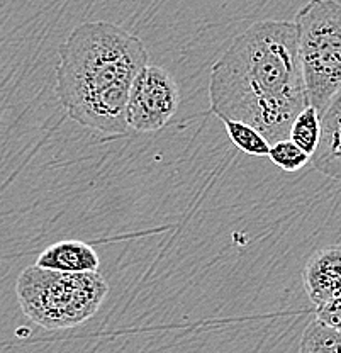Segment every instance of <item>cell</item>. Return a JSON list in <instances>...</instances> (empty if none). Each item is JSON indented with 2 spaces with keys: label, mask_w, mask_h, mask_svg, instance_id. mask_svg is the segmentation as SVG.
<instances>
[{
  "label": "cell",
  "mask_w": 341,
  "mask_h": 353,
  "mask_svg": "<svg viewBox=\"0 0 341 353\" xmlns=\"http://www.w3.org/2000/svg\"><path fill=\"white\" fill-rule=\"evenodd\" d=\"M321 112L313 105H307L292 123L289 138L313 157L316 153L319 141H321Z\"/></svg>",
  "instance_id": "cell-10"
},
{
  "label": "cell",
  "mask_w": 341,
  "mask_h": 353,
  "mask_svg": "<svg viewBox=\"0 0 341 353\" xmlns=\"http://www.w3.org/2000/svg\"><path fill=\"white\" fill-rule=\"evenodd\" d=\"M209 102L219 119L251 124L272 145L287 138L309 105L294 22L258 21L236 36L212 66Z\"/></svg>",
  "instance_id": "cell-1"
},
{
  "label": "cell",
  "mask_w": 341,
  "mask_h": 353,
  "mask_svg": "<svg viewBox=\"0 0 341 353\" xmlns=\"http://www.w3.org/2000/svg\"><path fill=\"white\" fill-rule=\"evenodd\" d=\"M304 289L314 306H322L341 296V245L318 250L302 272Z\"/></svg>",
  "instance_id": "cell-6"
},
{
  "label": "cell",
  "mask_w": 341,
  "mask_h": 353,
  "mask_svg": "<svg viewBox=\"0 0 341 353\" xmlns=\"http://www.w3.org/2000/svg\"><path fill=\"white\" fill-rule=\"evenodd\" d=\"M321 141L311 163L319 174L341 182V88L321 114Z\"/></svg>",
  "instance_id": "cell-7"
},
{
  "label": "cell",
  "mask_w": 341,
  "mask_h": 353,
  "mask_svg": "<svg viewBox=\"0 0 341 353\" xmlns=\"http://www.w3.org/2000/svg\"><path fill=\"white\" fill-rule=\"evenodd\" d=\"M109 294L99 272H58L39 265L25 267L16 281L23 312L45 330H67L97 314Z\"/></svg>",
  "instance_id": "cell-3"
},
{
  "label": "cell",
  "mask_w": 341,
  "mask_h": 353,
  "mask_svg": "<svg viewBox=\"0 0 341 353\" xmlns=\"http://www.w3.org/2000/svg\"><path fill=\"white\" fill-rule=\"evenodd\" d=\"M223 123H225L227 136L236 148L247 154H253V157H269L272 143L255 126L234 119H226Z\"/></svg>",
  "instance_id": "cell-11"
},
{
  "label": "cell",
  "mask_w": 341,
  "mask_h": 353,
  "mask_svg": "<svg viewBox=\"0 0 341 353\" xmlns=\"http://www.w3.org/2000/svg\"><path fill=\"white\" fill-rule=\"evenodd\" d=\"M36 265L58 272H99L97 252L85 241L63 240L53 243L39 253Z\"/></svg>",
  "instance_id": "cell-8"
},
{
  "label": "cell",
  "mask_w": 341,
  "mask_h": 353,
  "mask_svg": "<svg viewBox=\"0 0 341 353\" xmlns=\"http://www.w3.org/2000/svg\"><path fill=\"white\" fill-rule=\"evenodd\" d=\"M294 24L309 105L322 114L341 88V2L309 0Z\"/></svg>",
  "instance_id": "cell-4"
},
{
  "label": "cell",
  "mask_w": 341,
  "mask_h": 353,
  "mask_svg": "<svg viewBox=\"0 0 341 353\" xmlns=\"http://www.w3.org/2000/svg\"><path fill=\"white\" fill-rule=\"evenodd\" d=\"M316 318L341 331V296L316 307Z\"/></svg>",
  "instance_id": "cell-13"
},
{
  "label": "cell",
  "mask_w": 341,
  "mask_h": 353,
  "mask_svg": "<svg viewBox=\"0 0 341 353\" xmlns=\"http://www.w3.org/2000/svg\"><path fill=\"white\" fill-rule=\"evenodd\" d=\"M299 353H341V331L313 319L300 338Z\"/></svg>",
  "instance_id": "cell-9"
},
{
  "label": "cell",
  "mask_w": 341,
  "mask_h": 353,
  "mask_svg": "<svg viewBox=\"0 0 341 353\" xmlns=\"http://www.w3.org/2000/svg\"><path fill=\"white\" fill-rule=\"evenodd\" d=\"M269 158L272 160L275 167L282 168L284 172H297L311 161V154L304 152L291 138L273 143Z\"/></svg>",
  "instance_id": "cell-12"
},
{
  "label": "cell",
  "mask_w": 341,
  "mask_h": 353,
  "mask_svg": "<svg viewBox=\"0 0 341 353\" xmlns=\"http://www.w3.org/2000/svg\"><path fill=\"white\" fill-rule=\"evenodd\" d=\"M58 101L75 123L107 136L124 134L127 102L148 50L136 34L105 21L76 26L60 44Z\"/></svg>",
  "instance_id": "cell-2"
},
{
  "label": "cell",
  "mask_w": 341,
  "mask_h": 353,
  "mask_svg": "<svg viewBox=\"0 0 341 353\" xmlns=\"http://www.w3.org/2000/svg\"><path fill=\"white\" fill-rule=\"evenodd\" d=\"M180 92L163 66L148 65L138 75L127 102V126L138 132H153L170 123L178 110Z\"/></svg>",
  "instance_id": "cell-5"
}]
</instances>
